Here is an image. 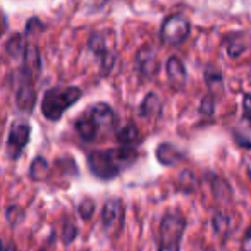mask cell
<instances>
[{"label":"cell","mask_w":251,"mask_h":251,"mask_svg":"<svg viewBox=\"0 0 251 251\" xmlns=\"http://www.w3.org/2000/svg\"><path fill=\"white\" fill-rule=\"evenodd\" d=\"M88 43H90L91 52H93L97 57H100L101 69H103L105 73H108V69L114 66V53H112V50H110V47H108V42L105 40V36L101 35V33H95V35H91V38Z\"/></svg>","instance_id":"obj_8"},{"label":"cell","mask_w":251,"mask_h":251,"mask_svg":"<svg viewBox=\"0 0 251 251\" xmlns=\"http://www.w3.org/2000/svg\"><path fill=\"white\" fill-rule=\"evenodd\" d=\"M49 162L45 160L43 157H36L35 160H33L31 167H29V177L33 179V181H43V179L47 177V174H49Z\"/></svg>","instance_id":"obj_18"},{"label":"cell","mask_w":251,"mask_h":251,"mask_svg":"<svg viewBox=\"0 0 251 251\" xmlns=\"http://www.w3.org/2000/svg\"><path fill=\"white\" fill-rule=\"evenodd\" d=\"M83 91L77 86H64V88H50L45 91L42 100V114L49 121L55 122L64 115V112L73 107L81 98Z\"/></svg>","instance_id":"obj_2"},{"label":"cell","mask_w":251,"mask_h":251,"mask_svg":"<svg viewBox=\"0 0 251 251\" xmlns=\"http://www.w3.org/2000/svg\"><path fill=\"white\" fill-rule=\"evenodd\" d=\"M115 138H117L119 143L131 147V145H134V143L140 141V131H138V127L134 124L122 126L121 129L115 133Z\"/></svg>","instance_id":"obj_15"},{"label":"cell","mask_w":251,"mask_h":251,"mask_svg":"<svg viewBox=\"0 0 251 251\" xmlns=\"http://www.w3.org/2000/svg\"><path fill=\"white\" fill-rule=\"evenodd\" d=\"M189 33H191V25L188 19L181 14H174L164 19L160 28V38L165 45L179 47L188 40Z\"/></svg>","instance_id":"obj_4"},{"label":"cell","mask_w":251,"mask_h":251,"mask_svg":"<svg viewBox=\"0 0 251 251\" xmlns=\"http://www.w3.org/2000/svg\"><path fill=\"white\" fill-rule=\"evenodd\" d=\"M201 112H203V114H212V112H213V100H212V97H206L205 100H203Z\"/></svg>","instance_id":"obj_26"},{"label":"cell","mask_w":251,"mask_h":251,"mask_svg":"<svg viewBox=\"0 0 251 251\" xmlns=\"http://www.w3.org/2000/svg\"><path fill=\"white\" fill-rule=\"evenodd\" d=\"M0 251H4V243H2V239H0Z\"/></svg>","instance_id":"obj_30"},{"label":"cell","mask_w":251,"mask_h":251,"mask_svg":"<svg viewBox=\"0 0 251 251\" xmlns=\"http://www.w3.org/2000/svg\"><path fill=\"white\" fill-rule=\"evenodd\" d=\"M244 164H246V174H248V177L251 179V157L250 158H244Z\"/></svg>","instance_id":"obj_28"},{"label":"cell","mask_w":251,"mask_h":251,"mask_svg":"<svg viewBox=\"0 0 251 251\" xmlns=\"http://www.w3.org/2000/svg\"><path fill=\"white\" fill-rule=\"evenodd\" d=\"M76 234H77L76 224H73V222L64 224V229H62V241H64V243H66V244L73 243L74 237H76Z\"/></svg>","instance_id":"obj_21"},{"label":"cell","mask_w":251,"mask_h":251,"mask_svg":"<svg viewBox=\"0 0 251 251\" xmlns=\"http://www.w3.org/2000/svg\"><path fill=\"white\" fill-rule=\"evenodd\" d=\"M205 81L208 86H215V84L222 83V76H220V73L217 69L210 67V69H206V73H205Z\"/></svg>","instance_id":"obj_22"},{"label":"cell","mask_w":251,"mask_h":251,"mask_svg":"<svg viewBox=\"0 0 251 251\" xmlns=\"http://www.w3.org/2000/svg\"><path fill=\"white\" fill-rule=\"evenodd\" d=\"M136 71L141 79H150L157 73V53L151 47H143L136 53Z\"/></svg>","instance_id":"obj_7"},{"label":"cell","mask_w":251,"mask_h":251,"mask_svg":"<svg viewBox=\"0 0 251 251\" xmlns=\"http://www.w3.org/2000/svg\"><path fill=\"white\" fill-rule=\"evenodd\" d=\"M167 79L169 83L172 84V88H182L186 83V67L184 62H182L179 57L172 55L171 59L167 60Z\"/></svg>","instance_id":"obj_11"},{"label":"cell","mask_w":251,"mask_h":251,"mask_svg":"<svg viewBox=\"0 0 251 251\" xmlns=\"http://www.w3.org/2000/svg\"><path fill=\"white\" fill-rule=\"evenodd\" d=\"M186 229V219L181 212L172 210L162 217L160 232H158V246L160 251H181L182 234Z\"/></svg>","instance_id":"obj_3"},{"label":"cell","mask_w":251,"mask_h":251,"mask_svg":"<svg viewBox=\"0 0 251 251\" xmlns=\"http://www.w3.org/2000/svg\"><path fill=\"white\" fill-rule=\"evenodd\" d=\"M42 69V59H40V52L35 45L26 47L25 57H23V77L25 83H33L36 76L40 74Z\"/></svg>","instance_id":"obj_9"},{"label":"cell","mask_w":251,"mask_h":251,"mask_svg":"<svg viewBox=\"0 0 251 251\" xmlns=\"http://www.w3.org/2000/svg\"><path fill=\"white\" fill-rule=\"evenodd\" d=\"M212 222H213V229H215L219 234H222V236H226L227 230H229V226H230L229 217H227L226 213H222V212H217L215 215H213Z\"/></svg>","instance_id":"obj_19"},{"label":"cell","mask_w":251,"mask_h":251,"mask_svg":"<svg viewBox=\"0 0 251 251\" xmlns=\"http://www.w3.org/2000/svg\"><path fill=\"white\" fill-rule=\"evenodd\" d=\"M124 220V206H122L121 200H108L105 201L103 208H101V222L107 230H114L115 227L122 226Z\"/></svg>","instance_id":"obj_6"},{"label":"cell","mask_w":251,"mask_h":251,"mask_svg":"<svg viewBox=\"0 0 251 251\" xmlns=\"http://www.w3.org/2000/svg\"><path fill=\"white\" fill-rule=\"evenodd\" d=\"M162 108V101L158 98V95L155 93H148L147 97L143 98V103L140 107V115L141 117H151V115L158 114Z\"/></svg>","instance_id":"obj_16"},{"label":"cell","mask_w":251,"mask_h":251,"mask_svg":"<svg viewBox=\"0 0 251 251\" xmlns=\"http://www.w3.org/2000/svg\"><path fill=\"white\" fill-rule=\"evenodd\" d=\"M26 47H28V43H26V38L23 35H14L11 36V40L7 42V53L11 57H19V59H23L25 57V52H26Z\"/></svg>","instance_id":"obj_17"},{"label":"cell","mask_w":251,"mask_h":251,"mask_svg":"<svg viewBox=\"0 0 251 251\" xmlns=\"http://www.w3.org/2000/svg\"><path fill=\"white\" fill-rule=\"evenodd\" d=\"M182 158H184V155H182L177 148L169 143H162L160 147L157 148V160L160 162L162 165L172 167V165L179 164V160H182Z\"/></svg>","instance_id":"obj_13"},{"label":"cell","mask_w":251,"mask_h":251,"mask_svg":"<svg viewBox=\"0 0 251 251\" xmlns=\"http://www.w3.org/2000/svg\"><path fill=\"white\" fill-rule=\"evenodd\" d=\"M138 160V151L134 147L122 145L112 150H97L88 155V167L95 177L101 181H112L121 174V171L131 167Z\"/></svg>","instance_id":"obj_1"},{"label":"cell","mask_w":251,"mask_h":251,"mask_svg":"<svg viewBox=\"0 0 251 251\" xmlns=\"http://www.w3.org/2000/svg\"><path fill=\"white\" fill-rule=\"evenodd\" d=\"M91 119L95 121V124L98 126V129L103 127V129H112L117 122V117H115V112L112 110V107H108L107 103H97L91 107L90 110Z\"/></svg>","instance_id":"obj_10"},{"label":"cell","mask_w":251,"mask_h":251,"mask_svg":"<svg viewBox=\"0 0 251 251\" xmlns=\"http://www.w3.org/2000/svg\"><path fill=\"white\" fill-rule=\"evenodd\" d=\"M241 251H251V226L246 229L243 236V241H241Z\"/></svg>","instance_id":"obj_24"},{"label":"cell","mask_w":251,"mask_h":251,"mask_svg":"<svg viewBox=\"0 0 251 251\" xmlns=\"http://www.w3.org/2000/svg\"><path fill=\"white\" fill-rule=\"evenodd\" d=\"M95 201L91 198H84V201L79 203V215L83 217V219H91V215L95 213Z\"/></svg>","instance_id":"obj_20"},{"label":"cell","mask_w":251,"mask_h":251,"mask_svg":"<svg viewBox=\"0 0 251 251\" xmlns=\"http://www.w3.org/2000/svg\"><path fill=\"white\" fill-rule=\"evenodd\" d=\"M76 131L77 134L81 136V140L84 141H93L98 134V126L95 124V121L91 119V115H83L76 121Z\"/></svg>","instance_id":"obj_14"},{"label":"cell","mask_w":251,"mask_h":251,"mask_svg":"<svg viewBox=\"0 0 251 251\" xmlns=\"http://www.w3.org/2000/svg\"><path fill=\"white\" fill-rule=\"evenodd\" d=\"M227 52H229V55L232 57V59H237V57H239L241 53L244 52V43L243 42L229 43V47H227Z\"/></svg>","instance_id":"obj_23"},{"label":"cell","mask_w":251,"mask_h":251,"mask_svg":"<svg viewBox=\"0 0 251 251\" xmlns=\"http://www.w3.org/2000/svg\"><path fill=\"white\" fill-rule=\"evenodd\" d=\"M246 121H250V124H251V119H246Z\"/></svg>","instance_id":"obj_31"},{"label":"cell","mask_w":251,"mask_h":251,"mask_svg":"<svg viewBox=\"0 0 251 251\" xmlns=\"http://www.w3.org/2000/svg\"><path fill=\"white\" fill-rule=\"evenodd\" d=\"M5 29H7V19H5L4 12H0V38L5 33Z\"/></svg>","instance_id":"obj_27"},{"label":"cell","mask_w":251,"mask_h":251,"mask_svg":"<svg viewBox=\"0 0 251 251\" xmlns=\"http://www.w3.org/2000/svg\"><path fill=\"white\" fill-rule=\"evenodd\" d=\"M38 251H45V250H43V248H42V250H38Z\"/></svg>","instance_id":"obj_32"},{"label":"cell","mask_w":251,"mask_h":251,"mask_svg":"<svg viewBox=\"0 0 251 251\" xmlns=\"http://www.w3.org/2000/svg\"><path fill=\"white\" fill-rule=\"evenodd\" d=\"M29 136H31V127L26 122H16L12 126L11 133H9L7 140V151L11 158H18L21 151L29 143Z\"/></svg>","instance_id":"obj_5"},{"label":"cell","mask_w":251,"mask_h":251,"mask_svg":"<svg viewBox=\"0 0 251 251\" xmlns=\"http://www.w3.org/2000/svg\"><path fill=\"white\" fill-rule=\"evenodd\" d=\"M35 103H36V91L33 88V83H23L18 88V93H16V105H18V108L25 112H31Z\"/></svg>","instance_id":"obj_12"},{"label":"cell","mask_w":251,"mask_h":251,"mask_svg":"<svg viewBox=\"0 0 251 251\" xmlns=\"http://www.w3.org/2000/svg\"><path fill=\"white\" fill-rule=\"evenodd\" d=\"M95 4H103V2H107V0H93Z\"/></svg>","instance_id":"obj_29"},{"label":"cell","mask_w":251,"mask_h":251,"mask_svg":"<svg viewBox=\"0 0 251 251\" xmlns=\"http://www.w3.org/2000/svg\"><path fill=\"white\" fill-rule=\"evenodd\" d=\"M243 108H244V117L251 119V95H244V100H243Z\"/></svg>","instance_id":"obj_25"}]
</instances>
